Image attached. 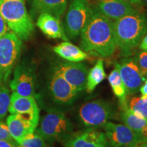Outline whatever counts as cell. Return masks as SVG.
<instances>
[{"label":"cell","instance_id":"1","mask_svg":"<svg viewBox=\"0 0 147 147\" xmlns=\"http://www.w3.org/2000/svg\"><path fill=\"white\" fill-rule=\"evenodd\" d=\"M80 36V49L95 56L109 57L117 49L114 22L94 8Z\"/></svg>","mask_w":147,"mask_h":147},{"label":"cell","instance_id":"2","mask_svg":"<svg viewBox=\"0 0 147 147\" xmlns=\"http://www.w3.org/2000/svg\"><path fill=\"white\" fill-rule=\"evenodd\" d=\"M117 48L129 57L147 34V14L137 10L114 21Z\"/></svg>","mask_w":147,"mask_h":147},{"label":"cell","instance_id":"3","mask_svg":"<svg viewBox=\"0 0 147 147\" xmlns=\"http://www.w3.org/2000/svg\"><path fill=\"white\" fill-rule=\"evenodd\" d=\"M0 13L9 29L21 40H28L34 32L33 21L24 0H0Z\"/></svg>","mask_w":147,"mask_h":147},{"label":"cell","instance_id":"4","mask_svg":"<svg viewBox=\"0 0 147 147\" xmlns=\"http://www.w3.org/2000/svg\"><path fill=\"white\" fill-rule=\"evenodd\" d=\"M36 132L47 144H52L57 141L63 143L74 133V125L63 112L51 108L41 119Z\"/></svg>","mask_w":147,"mask_h":147},{"label":"cell","instance_id":"5","mask_svg":"<svg viewBox=\"0 0 147 147\" xmlns=\"http://www.w3.org/2000/svg\"><path fill=\"white\" fill-rule=\"evenodd\" d=\"M117 109L108 101L96 100L89 101L78 108L77 117L79 122L86 128L98 129L115 119Z\"/></svg>","mask_w":147,"mask_h":147},{"label":"cell","instance_id":"6","mask_svg":"<svg viewBox=\"0 0 147 147\" xmlns=\"http://www.w3.org/2000/svg\"><path fill=\"white\" fill-rule=\"evenodd\" d=\"M23 42L13 32L0 37V85L8 81L21 55Z\"/></svg>","mask_w":147,"mask_h":147},{"label":"cell","instance_id":"7","mask_svg":"<svg viewBox=\"0 0 147 147\" xmlns=\"http://www.w3.org/2000/svg\"><path fill=\"white\" fill-rule=\"evenodd\" d=\"M93 12V8L87 0H73L66 14L64 31L68 39L79 36Z\"/></svg>","mask_w":147,"mask_h":147},{"label":"cell","instance_id":"8","mask_svg":"<svg viewBox=\"0 0 147 147\" xmlns=\"http://www.w3.org/2000/svg\"><path fill=\"white\" fill-rule=\"evenodd\" d=\"M47 87L52 100L62 108L72 106L80 94L54 67L49 77Z\"/></svg>","mask_w":147,"mask_h":147},{"label":"cell","instance_id":"9","mask_svg":"<svg viewBox=\"0 0 147 147\" xmlns=\"http://www.w3.org/2000/svg\"><path fill=\"white\" fill-rule=\"evenodd\" d=\"M115 68L125 86L127 95L138 93L146 78L141 74L134 57L123 59L115 64Z\"/></svg>","mask_w":147,"mask_h":147},{"label":"cell","instance_id":"10","mask_svg":"<svg viewBox=\"0 0 147 147\" xmlns=\"http://www.w3.org/2000/svg\"><path fill=\"white\" fill-rule=\"evenodd\" d=\"M36 79V72L32 66L20 64L14 69L13 78L10 82L11 91L22 96H34Z\"/></svg>","mask_w":147,"mask_h":147},{"label":"cell","instance_id":"11","mask_svg":"<svg viewBox=\"0 0 147 147\" xmlns=\"http://www.w3.org/2000/svg\"><path fill=\"white\" fill-rule=\"evenodd\" d=\"M54 67L79 93L86 89L88 69L84 64L67 61L59 62Z\"/></svg>","mask_w":147,"mask_h":147},{"label":"cell","instance_id":"12","mask_svg":"<svg viewBox=\"0 0 147 147\" xmlns=\"http://www.w3.org/2000/svg\"><path fill=\"white\" fill-rule=\"evenodd\" d=\"M102 127L110 147H128L138 141H143L125 125L108 121Z\"/></svg>","mask_w":147,"mask_h":147},{"label":"cell","instance_id":"13","mask_svg":"<svg viewBox=\"0 0 147 147\" xmlns=\"http://www.w3.org/2000/svg\"><path fill=\"white\" fill-rule=\"evenodd\" d=\"M64 147H103L109 144L104 132L95 128H86L74 133L63 142Z\"/></svg>","mask_w":147,"mask_h":147},{"label":"cell","instance_id":"14","mask_svg":"<svg viewBox=\"0 0 147 147\" xmlns=\"http://www.w3.org/2000/svg\"><path fill=\"white\" fill-rule=\"evenodd\" d=\"M8 112L10 114L26 115L35 125L40 122V109L34 96H22L12 93Z\"/></svg>","mask_w":147,"mask_h":147},{"label":"cell","instance_id":"15","mask_svg":"<svg viewBox=\"0 0 147 147\" xmlns=\"http://www.w3.org/2000/svg\"><path fill=\"white\" fill-rule=\"evenodd\" d=\"M93 8L114 21L138 10L125 0H95Z\"/></svg>","mask_w":147,"mask_h":147},{"label":"cell","instance_id":"16","mask_svg":"<svg viewBox=\"0 0 147 147\" xmlns=\"http://www.w3.org/2000/svg\"><path fill=\"white\" fill-rule=\"evenodd\" d=\"M6 123L11 136L17 143L27 135L34 133L38 127L29 117L20 114H10L6 119Z\"/></svg>","mask_w":147,"mask_h":147},{"label":"cell","instance_id":"17","mask_svg":"<svg viewBox=\"0 0 147 147\" xmlns=\"http://www.w3.org/2000/svg\"><path fill=\"white\" fill-rule=\"evenodd\" d=\"M36 25L48 38L53 39L59 38L69 41L59 18L56 16L49 13H41L38 16Z\"/></svg>","mask_w":147,"mask_h":147},{"label":"cell","instance_id":"18","mask_svg":"<svg viewBox=\"0 0 147 147\" xmlns=\"http://www.w3.org/2000/svg\"><path fill=\"white\" fill-rule=\"evenodd\" d=\"M33 12L49 13L59 18L67 7V0H32Z\"/></svg>","mask_w":147,"mask_h":147},{"label":"cell","instance_id":"19","mask_svg":"<svg viewBox=\"0 0 147 147\" xmlns=\"http://www.w3.org/2000/svg\"><path fill=\"white\" fill-rule=\"evenodd\" d=\"M53 51L60 57L67 61L78 62L87 59L88 55L80 48L71 44L69 41H65L53 47Z\"/></svg>","mask_w":147,"mask_h":147},{"label":"cell","instance_id":"20","mask_svg":"<svg viewBox=\"0 0 147 147\" xmlns=\"http://www.w3.org/2000/svg\"><path fill=\"white\" fill-rule=\"evenodd\" d=\"M121 119L123 123L135 132L143 141L147 142V119L134 115L129 109L122 110Z\"/></svg>","mask_w":147,"mask_h":147},{"label":"cell","instance_id":"21","mask_svg":"<svg viewBox=\"0 0 147 147\" xmlns=\"http://www.w3.org/2000/svg\"><path fill=\"white\" fill-rule=\"evenodd\" d=\"M108 79L114 94L118 98L119 106H120L121 110H125L128 109V104L127 100V90L117 68L115 67V69L110 72Z\"/></svg>","mask_w":147,"mask_h":147},{"label":"cell","instance_id":"22","mask_svg":"<svg viewBox=\"0 0 147 147\" xmlns=\"http://www.w3.org/2000/svg\"><path fill=\"white\" fill-rule=\"evenodd\" d=\"M106 78V74L104 70V61L102 59L97 61L96 63L88 71L86 82V90L88 93L94 91L99 84Z\"/></svg>","mask_w":147,"mask_h":147},{"label":"cell","instance_id":"23","mask_svg":"<svg viewBox=\"0 0 147 147\" xmlns=\"http://www.w3.org/2000/svg\"><path fill=\"white\" fill-rule=\"evenodd\" d=\"M128 109L134 115L147 119V96L132 97L128 104Z\"/></svg>","mask_w":147,"mask_h":147},{"label":"cell","instance_id":"24","mask_svg":"<svg viewBox=\"0 0 147 147\" xmlns=\"http://www.w3.org/2000/svg\"><path fill=\"white\" fill-rule=\"evenodd\" d=\"M10 90L5 84L0 85V121L7 115L10 103Z\"/></svg>","mask_w":147,"mask_h":147},{"label":"cell","instance_id":"25","mask_svg":"<svg viewBox=\"0 0 147 147\" xmlns=\"http://www.w3.org/2000/svg\"><path fill=\"white\" fill-rule=\"evenodd\" d=\"M18 144L25 147H48L46 141L36 131L24 137Z\"/></svg>","mask_w":147,"mask_h":147},{"label":"cell","instance_id":"26","mask_svg":"<svg viewBox=\"0 0 147 147\" xmlns=\"http://www.w3.org/2000/svg\"><path fill=\"white\" fill-rule=\"evenodd\" d=\"M134 59L142 76L147 78V51H139L134 55Z\"/></svg>","mask_w":147,"mask_h":147},{"label":"cell","instance_id":"27","mask_svg":"<svg viewBox=\"0 0 147 147\" xmlns=\"http://www.w3.org/2000/svg\"><path fill=\"white\" fill-rule=\"evenodd\" d=\"M14 140L11 136L7 123L3 121H0V140Z\"/></svg>","mask_w":147,"mask_h":147},{"label":"cell","instance_id":"28","mask_svg":"<svg viewBox=\"0 0 147 147\" xmlns=\"http://www.w3.org/2000/svg\"><path fill=\"white\" fill-rule=\"evenodd\" d=\"M9 30H10V29H9L6 22L5 21L4 18H3V16L0 13V37L8 33Z\"/></svg>","mask_w":147,"mask_h":147},{"label":"cell","instance_id":"29","mask_svg":"<svg viewBox=\"0 0 147 147\" xmlns=\"http://www.w3.org/2000/svg\"><path fill=\"white\" fill-rule=\"evenodd\" d=\"M17 142L14 140H0V147H17Z\"/></svg>","mask_w":147,"mask_h":147},{"label":"cell","instance_id":"30","mask_svg":"<svg viewBox=\"0 0 147 147\" xmlns=\"http://www.w3.org/2000/svg\"><path fill=\"white\" fill-rule=\"evenodd\" d=\"M139 47L142 51H147V34L145 35L142 40H141L140 43L139 45Z\"/></svg>","mask_w":147,"mask_h":147},{"label":"cell","instance_id":"31","mask_svg":"<svg viewBox=\"0 0 147 147\" xmlns=\"http://www.w3.org/2000/svg\"><path fill=\"white\" fill-rule=\"evenodd\" d=\"M140 91L141 92L142 96H147V78L145 79L144 83L141 86Z\"/></svg>","mask_w":147,"mask_h":147},{"label":"cell","instance_id":"32","mask_svg":"<svg viewBox=\"0 0 147 147\" xmlns=\"http://www.w3.org/2000/svg\"><path fill=\"white\" fill-rule=\"evenodd\" d=\"M128 147H147V142L146 141H138Z\"/></svg>","mask_w":147,"mask_h":147},{"label":"cell","instance_id":"33","mask_svg":"<svg viewBox=\"0 0 147 147\" xmlns=\"http://www.w3.org/2000/svg\"><path fill=\"white\" fill-rule=\"evenodd\" d=\"M125 1L134 5H141L140 0H125Z\"/></svg>","mask_w":147,"mask_h":147},{"label":"cell","instance_id":"34","mask_svg":"<svg viewBox=\"0 0 147 147\" xmlns=\"http://www.w3.org/2000/svg\"><path fill=\"white\" fill-rule=\"evenodd\" d=\"M141 1V5H144V6L147 8V0H140Z\"/></svg>","mask_w":147,"mask_h":147}]
</instances>
